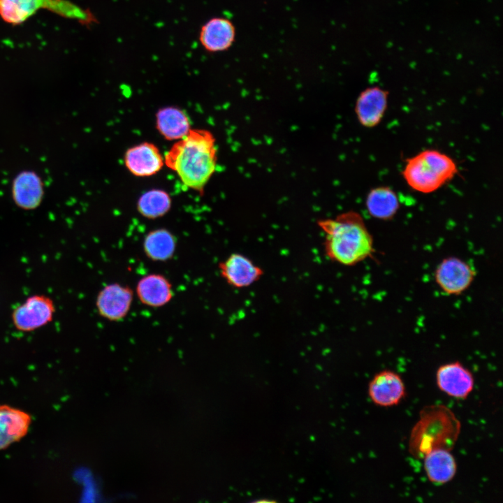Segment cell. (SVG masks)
<instances>
[{
  "instance_id": "obj_1",
  "label": "cell",
  "mask_w": 503,
  "mask_h": 503,
  "mask_svg": "<svg viewBox=\"0 0 503 503\" xmlns=\"http://www.w3.org/2000/svg\"><path fill=\"white\" fill-rule=\"evenodd\" d=\"M215 138L205 129H191L166 153L164 163L182 184L200 193L215 172Z\"/></svg>"
},
{
  "instance_id": "obj_2",
  "label": "cell",
  "mask_w": 503,
  "mask_h": 503,
  "mask_svg": "<svg viewBox=\"0 0 503 503\" xmlns=\"http://www.w3.org/2000/svg\"><path fill=\"white\" fill-rule=\"evenodd\" d=\"M317 225L325 233V254L330 261L353 266L373 256V238L358 212H345L333 219H320Z\"/></svg>"
},
{
  "instance_id": "obj_3",
  "label": "cell",
  "mask_w": 503,
  "mask_h": 503,
  "mask_svg": "<svg viewBox=\"0 0 503 503\" xmlns=\"http://www.w3.org/2000/svg\"><path fill=\"white\" fill-rule=\"evenodd\" d=\"M461 423L455 414L443 404L424 407L413 427L409 439L410 454L423 459L429 451L442 449L451 451L460 435Z\"/></svg>"
},
{
  "instance_id": "obj_4",
  "label": "cell",
  "mask_w": 503,
  "mask_h": 503,
  "mask_svg": "<svg viewBox=\"0 0 503 503\" xmlns=\"http://www.w3.org/2000/svg\"><path fill=\"white\" fill-rule=\"evenodd\" d=\"M402 176L414 190L429 194L439 189L458 173L454 160L436 150H425L406 161Z\"/></svg>"
},
{
  "instance_id": "obj_5",
  "label": "cell",
  "mask_w": 503,
  "mask_h": 503,
  "mask_svg": "<svg viewBox=\"0 0 503 503\" xmlns=\"http://www.w3.org/2000/svg\"><path fill=\"white\" fill-rule=\"evenodd\" d=\"M64 17L89 22V13L66 0H0V16L6 22L19 24L40 9Z\"/></svg>"
},
{
  "instance_id": "obj_6",
  "label": "cell",
  "mask_w": 503,
  "mask_h": 503,
  "mask_svg": "<svg viewBox=\"0 0 503 503\" xmlns=\"http://www.w3.org/2000/svg\"><path fill=\"white\" fill-rule=\"evenodd\" d=\"M475 275L474 268L467 262L455 256H449L437 265L435 280L444 293L458 296L468 289Z\"/></svg>"
},
{
  "instance_id": "obj_7",
  "label": "cell",
  "mask_w": 503,
  "mask_h": 503,
  "mask_svg": "<svg viewBox=\"0 0 503 503\" xmlns=\"http://www.w3.org/2000/svg\"><path fill=\"white\" fill-rule=\"evenodd\" d=\"M54 311V303L50 298L32 296L15 309L12 320L17 330L31 331L50 323Z\"/></svg>"
},
{
  "instance_id": "obj_8",
  "label": "cell",
  "mask_w": 503,
  "mask_h": 503,
  "mask_svg": "<svg viewBox=\"0 0 503 503\" xmlns=\"http://www.w3.org/2000/svg\"><path fill=\"white\" fill-rule=\"evenodd\" d=\"M133 299L132 289L119 283L107 284L99 292L96 307L103 318L110 321L123 320L128 314Z\"/></svg>"
},
{
  "instance_id": "obj_9",
  "label": "cell",
  "mask_w": 503,
  "mask_h": 503,
  "mask_svg": "<svg viewBox=\"0 0 503 503\" xmlns=\"http://www.w3.org/2000/svg\"><path fill=\"white\" fill-rule=\"evenodd\" d=\"M436 381L441 391L459 400L466 399L474 386L472 373L459 361L440 365L436 372Z\"/></svg>"
},
{
  "instance_id": "obj_10",
  "label": "cell",
  "mask_w": 503,
  "mask_h": 503,
  "mask_svg": "<svg viewBox=\"0 0 503 503\" xmlns=\"http://www.w3.org/2000/svg\"><path fill=\"white\" fill-rule=\"evenodd\" d=\"M221 277L230 286L242 289L256 282L263 275V270L247 256L233 253L219 264Z\"/></svg>"
},
{
  "instance_id": "obj_11",
  "label": "cell",
  "mask_w": 503,
  "mask_h": 503,
  "mask_svg": "<svg viewBox=\"0 0 503 503\" xmlns=\"http://www.w3.org/2000/svg\"><path fill=\"white\" fill-rule=\"evenodd\" d=\"M371 400L381 407L398 404L405 395V386L401 377L391 370L377 373L368 386Z\"/></svg>"
},
{
  "instance_id": "obj_12",
  "label": "cell",
  "mask_w": 503,
  "mask_h": 503,
  "mask_svg": "<svg viewBox=\"0 0 503 503\" xmlns=\"http://www.w3.org/2000/svg\"><path fill=\"white\" fill-rule=\"evenodd\" d=\"M124 163L133 175L148 177L162 168L164 159L155 145L144 142L131 147L126 152Z\"/></svg>"
},
{
  "instance_id": "obj_13",
  "label": "cell",
  "mask_w": 503,
  "mask_h": 503,
  "mask_svg": "<svg viewBox=\"0 0 503 503\" xmlns=\"http://www.w3.org/2000/svg\"><path fill=\"white\" fill-rule=\"evenodd\" d=\"M388 92L374 86L366 88L358 96L355 112L359 123L367 128L377 126L388 105Z\"/></svg>"
},
{
  "instance_id": "obj_14",
  "label": "cell",
  "mask_w": 503,
  "mask_h": 503,
  "mask_svg": "<svg viewBox=\"0 0 503 503\" xmlns=\"http://www.w3.org/2000/svg\"><path fill=\"white\" fill-rule=\"evenodd\" d=\"M136 293L142 304L150 307H160L172 300L173 289L170 282L164 275L151 273L138 280Z\"/></svg>"
},
{
  "instance_id": "obj_15",
  "label": "cell",
  "mask_w": 503,
  "mask_h": 503,
  "mask_svg": "<svg viewBox=\"0 0 503 503\" xmlns=\"http://www.w3.org/2000/svg\"><path fill=\"white\" fill-rule=\"evenodd\" d=\"M30 416L20 409L0 405V450L20 440L28 432Z\"/></svg>"
},
{
  "instance_id": "obj_16",
  "label": "cell",
  "mask_w": 503,
  "mask_h": 503,
  "mask_svg": "<svg viewBox=\"0 0 503 503\" xmlns=\"http://www.w3.org/2000/svg\"><path fill=\"white\" fill-rule=\"evenodd\" d=\"M235 37L232 23L224 18L215 17L206 22L201 28L199 39L203 48L210 52L228 49Z\"/></svg>"
},
{
  "instance_id": "obj_17",
  "label": "cell",
  "mask_w": 503,
  "mask_h": 503,
  "mask_svg": "<svg viewBox=\"0 0 503 503\" xmlns=\"http://www.w3.org/2000/svg\"><path fill=\"white\" fill-rule=\"evenodd\" d=\"M424 469L429 481L434 484H444L451 481L457 471V465L451 451L437 449L423 458Z\"/></svg>"
},
{
  "instance_id": "obj_18",
  "label": "cell",
  "mask_w": 503,
  "mask_h": 503,
  "mask_svg": "<svg viewBox=\"0 0 503 503\" xmlns=\"http://www.w3.org/2000/svg\"><path fill=\"white\" fill-rule=\"evenodd\" d=\"M156 129L168 140H178L191 129L187 114L177 107L161 108L156 115Z\"/></svg>"
},
{
  "instance_id": "obj_19",
  "label": "cell",
  "mask_w": 503,
  "mask_h": 503,
  "mask_svg": "<svg viewBox=\"0 0 503 503\" xmlns=\"http://www.w3.org/2000/svg\"><path fill=\"white\" fill-rule=\"evenodd\" d=\"M177 247L175 236L166 228H156L150 231L143 244L146 256L157 262H165L174 256Z\"/></svg>"
},
{
  "instance_id": "obj_20",
  "label": "cell",
  "mask_w": 503,
  "mask_h": 503,
  "mask_svg": "<svg viewBox=\"0 0 503 503\" xmlns=\"http://www.w3.org/2000/svg\"><path fill=\"white\" fill-rule=\"evenodd\" d=\"M365 205L368 213L381 220L391 219L398 211L400 203L396 193L388 187H378L368 193Z\"/></svg>"
},
{
  "instance_id": "obj_21",
  "label": "cell",
  "mask_w": 503,
  "mask_h": 503,
  "mask_svg": "<svg viewBox=\"0 0 503 503\" xmlns=\"http://www.w3.org/2000/svg\"><path fill=\"white\" fill-rule=\"evenodd\" d=\"M170 207L171 198L166 191L161 189H151L145 192L137 203L138 212L150 219L164 216Z\"/></svg>"
},
{
  "instance_id": "obj_22",
  "label": "cell",
  "mask_w": 503,
  "mask_h": 503,
  "mask_svg": "<svg viewBox=\"0 0 503 503\" xmlns=\"http://www.w3.org/2000/svg\"><path fill=\"white\" fill-rule=\"evenodd\" d=\"M15 199L17 203L25 208L36 206L40 199V186L33 176L26 175L17 180L15 184Z\"/></svg>"
}]
</instances>
